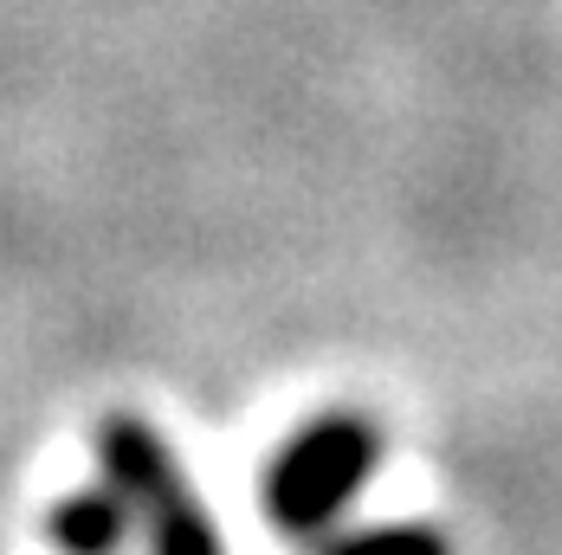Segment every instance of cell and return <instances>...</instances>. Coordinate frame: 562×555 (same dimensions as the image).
Wrapping results in <instances>:
<instances>
[{"instance_id": "obj_1", "label": "cell", "mask_w": 562, "mask_h": 555, "mask_svg": "<svg viewBox=\"0 0 562 555\" xmlns=\"http://www.w3.org/2000/svg\"><path fill=\"white\" fill-rule=\"evenodd\" d=\"M375 465H382V427L369 414L330 407L304 420L266 465V485H259L266 523H279L284 536H324L356 503Z\"/></svg>"}, {"instance_id": "obj_2", "label": "cell", "mask_w": 562, "mask_h": 555, "mask_svg": "<svg viewBox=\"0 0 562 555\" xmlns=\"http://www.w3.org/2000/svg\"><path fill=\"white\" fill-rule=\"evenodd\" d=\"M98 472L136 510V523L149 536V555H226L221 523L207 517L181 452L169 445V433L156 420L104 414L98 420Z\"/></svg>"}, {"instance_id": "obj_3", "label": "cell", "mask_w": 562, "mask_h": 555, "mask_svg": "<svg viewBox=\"0 0 562 555\" xmlns=\"http://www.w3.org/2000/svg\"><path fill=\"white\" fill-rule=\"evenodd\" d=\"M130 523L136 510L123 503V491L98 485V491H71L46 510V543L58 555H116L130 543Z\"/></svg>"}, {"instance_id": "obj_4", "label": "cell", "mask_w": 562, "mask_h": 555, "mask_svg": "<svg viewBox=\"0 0 562 555\" xmlns=\"http://www.w3.org/2000/svg\"><path fill=\"white\" fill-rule=\"evenodd\" d=\"M324 555H452V543L440 523H369L337 536Z\"/></svg>"}]
</instances>
